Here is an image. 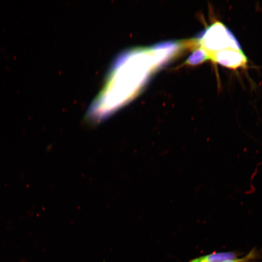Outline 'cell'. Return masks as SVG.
<instances>
[{
  "mask_svg": "<svg viewBox=\"0 0 262 262\" xmlns=\"http://www.w3.org/2000/svg\"><path fill=\"white\" fill-rule=\"evenodd\" d=\"M255 256L254 251L253 250L250 251L247 255L244 257L236 258L235 259L230 260L224 262H246L250 259H252Z\"/></svg>",
  "mask_w": 262,
  "mask_h": 262,
  "instance_id": "cell-5",
  "label": "cell"
},
{
  "mask_svg": "<svg viewBox=\"0 0 262 262\" xmlns=\"http://www.w3.org/2000/svg\"><path fill=\"white\" fill-rule=\"evenodd\" d=\"M197 41L200 47L206 51L209 59L216 53L225 49H241L233 34L219 22L214 23L207 29Z\"/></svg>",
  "mask_w": 262,
  "mask_h": 262,
  "instance_id": "cell-1",
  "label": "cell"
},
{
  "mask_svg": "<svg viewBox=\"0 0 262 262\" xmlns=\"http://www.w3.org/2000/svg\"><path fill=\"white\" fill-rule=\"evenodd\" d=\"M208 59H209V57L207 53L203 49L199 47L193 51L185 62V64L194 66L199 64Z\"/></svg>",
  "mask_w": 262,
  "mask_h": 262,
  "instance_id": "cell-4",
  "label": "cell"
},
{
  "mask_svg": "<svg viewBox=\"0 0 262 262\" xmlns=\"http://www.w3.org/2000/svg\"></svg>",
  "mask_w": 262,
  "mask_h": 262,
  "instance_id": "cell-6",
  "label": "cell"
},
{
  "mask_svg": "<svg viewBox=\"0 0 262 262\" xmlns=\"http://www.w3.org/2000/svg\"><path fill=\"white\" fill-rule=\"evenodd\" d=\"M237 258L234 252H217L201 256L190 261V262H224Z\"/></svg>",
  "mask_w": 262,
  "mask_h": 262,
  "instance_id": "cell-3",
  "label": "cell"
},
{
  "mask_svg": "<svg viewBox=\"0 0 262 262\" xmlns=\"http://www.w3.org/2000/svg\"><path fill=\"white\" fill-rule=\"evenodd\" d=\"M213 61L230 68L245 67L248 60L242 49H228L214 54L211 59Z\"/></svg>",
  "mask_w": 262,
  "mask_h": 262,
  "instance_id": "cell-2",
  "label": "cell"
}]
</instances>
